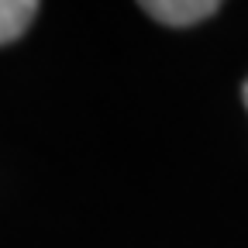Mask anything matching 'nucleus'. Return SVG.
Returning a JSON list of instances; mask_svg holds the SVG:
<instances>
[{"mask_svg": "<svg viewBox=\"0 0 248 248\" xmlns=\"http://www.w3.org/2000/svg\"><path fill=\"white\" fill-rule=\"evenodd\" d=\"M141 11H148L162 24L186 28V24H197V21H207L210 14H217L221 4H214V0H159V4H141Z\"/></svg>", "mask_w": 248, "mask_h": 248, "instance_id": "obj_1", "label": "nucleus"}, {"mask_svg": "<svg viewBox=\"0 0 248 248\" xmlns=\"http://www.w3.org/2000/svg\"><path fill=\"white\" fill-rule=\"evenodd\" d=\"M245 107H248V83H245Z\"/></svg>", "mask_w": 248, "mask_h": 248, "instance_id": "obj_3", "label": "nucleus"}, {"mask_svg": "<svg viewBox=\"0 0 248 248\" xmlns=\"http://www.w3.org/2000/svg\"><path fill=\"white\" fill-rule=\"evenodd\" d=\"M35 14H38L35 0H0V45L14 42L35 21Z\"/></svg>", "mask_w": 248, "mask_h": 248, "instance_id": "obj_2", "label": "nucleus"}]
</instances>
